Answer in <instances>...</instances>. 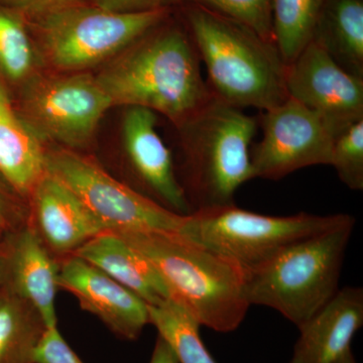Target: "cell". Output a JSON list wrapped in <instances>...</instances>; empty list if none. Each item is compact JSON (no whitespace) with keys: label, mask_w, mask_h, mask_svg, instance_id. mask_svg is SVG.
Returning a JSON list of instances; mask_svg holds the SVG:
<instances>
[{"label":"cell","mask_w":363,"mask_h":363,"mask_svg":"<svg viewBox=\"0 0 363 363\" xmlns=\"http://www.w3.org/2000/svg\"><path fill=\"white\" fill-rule=\"evenodd\" d=\"M95 76L112 106L150 109L175 126L214 97L193 40L174 9Z\"/></svg>","instance_id":"obj_1"},{"label":"cell","mask_w":363,"mask_h":363,"mask_svg":"<svg viewBox=\"0 0 363 363\" xmlns=\"http://www.w3.org/2000/svg\"><path fill=\"white\" fill-rule=\"evenodd\" d=\"M174 9L206 67L208 87L216 99L235 108L260 112L288 99L286 65L274 42L204 7Z\"/></svg>","instance_id":"obj_2"},{"label":"cell","mask_w":363,"mask_h":363,"mask_svg":"<svg viewBox=\"0 0 363 363\" xmlns=\"http://www.w3.org/2000/svg\"><path fill=\"white\" fill-rule=\"evenodd\" d=\"M111 231V230H109ZM147 257L200 326L228 333L247 316L245 269L181 233L113 231Z\"/></svg>","instance_id":"obj_3"},{"label":"cell","mask_w":363,"mask_h":363,"mask_svg":"<svg viewBox=\"0 0 363 363\" xmlns=\"http://www.w3.org/2000/svg\"><path fill=\"white\" fill-rule=\"evenodd\" d=\"M176 128L182 152L177 175L191 211L233 204L236 191L253 179L257 118L213 97Z\"/></svg>","instance_id":"obj_4"},{"label":"cell","mask_w":363,"mask_h":363,"mask_svg":"<svg viewBox=\"0 0 363 363\" xmlns=\"http://www.w3.org/2000/svg\"><path fill=\"white\" fill-rule=\"evenodd\" d=\"M354 225L351 216L245 269L248 304L276 310L297 327L304 323L337 293Z\"/></svg>","instance_id":"obj_5"},{"label":"cell","mask_w":363,"mask_h":363,"mask_svg":"<svg viewBox=\"0 0 363 363\" xmlns=\"http://www.w3.org/2000/svg\"><path fill=\"white\" fill-rule=\"evenodd\" d=\"M172 11L121 13L81 1L26 18L40 65L78 73L104 66Z\"/></svg>","instance_id":"obj_6"},{"label":"cell","mask_w":363,"mask_h":363,"mask_svg":"<svg viewBox=\"0 0 363 363\" xmlns=\"http://www.w3.org/2000/svg\"><path fill=\"white\" fill-rule=\"evenodd\" d=\"M350 217L306 212L272 216L248 211L233 203L187 215L181 234L247 269L281 248L337 226Z\"/></svg>","instance_id":"obj_7"},{"label":"cell","mask_w":363,"mask_h":363,"mask_svg":"<svg viewBox=\"0 0 363 363\" xmlns=\"http://www.w3.org/2000/svg\"><path fill=\"white\" fill-rule=\"evenodd\" d=\"M112 107L89 72H37L21 85L20 112L43 143L72 150L89 147Z\"/></svg>","instance_id":"obj_8"},{"label":"cell","mask_w":363,"mask_h":363,"mask_svg":"<svg viewBox=\"0 0 363 363\" xmlns=\"http://www.w3.org/2000/svg\"><path fill=\"white\" fill-rule=\"evenodd\" d=\"M45 172L75 193L107 230L182 233L187 215L157 204L82 152L45 147Z\"/></svg>","instance_id":"obj_9"},{"label":"cell","mask_w":363,"mask_h":363,"mask_svg":"<svg viewBox=\"0 0 363 363\" xmlns=\"http://www.w3.org/2000/svg\"><path fill=\"white\" fill-rule=\"evenodd\" d=\"M257 121L262 138L250 150L253 179L279 180L307 167L330 164L341 128L321 114L289 97L260 112Z\"/></svg>","instance_id":"obj_10"},{"label":"cell","mask_w":363,"mask_h":363,"mask_svg":"<svg viewBox=\"0 0 363 363\" xmlns=\"http://www.w3.org/2000/svg\"><path fill=\"white\" fill-rule=\"evenodd\" d=\"M157 113L143 107H125L121 124L126 185L177 214H191L173 155L157 131Z\"/></svg>","instance_id":"obj_11"},{"label":"cell","mask_w":363,"mask_h":363,"mask_svg":"<svg viewBox=\"0 0 363 363\" xmlns=\"http://www.w3.org/2000/svg\"><path fill=\"white\" fill-rule=\"evenodd\" d=\"M286 88L289 97L341 130L363 119V79L344 70L313 40L286 65Z\"/></svg>","instance_id":"obj_12"},{"label":"cell","mask_w":363,"mask_h":363,"mask_svg":"<svg viewBox=\"0 0 363 363\" xmlns=\"http://www.w3.org/2000/svg\"><path fill=\"white\" fill-rule=\"evenodd\" d=\"M58 286L123 340H138L150 324L145 301L77 255L60 262Z\"/></svg>","instance_id":"obj_13"},{"label":"cell","mask_w":363,"mask_h":363,"mask_svg":"<svg viewBox=\"0 0 363 363\" xmlns=\"http://www.w3.org/2000/svg\"><path fill=\"white\" fill-rule=\"evenodd\" d=\"M60 262L30 222L4 233L0 243V286L33 305L48 327L58 326L55 300Z\"/></svg>","instance_id":"obj_14"},{"label":"cell","mask_w":363,"mask_h":363,"mask_svg":"<svg viewBox=\"0 0 363 363\" xmlns=\"http://www.w3.org/2000/svg\"><path fill=\"white\" fill-rule=\"evenodd\" d=\"M30 224L56 259L73 255L106 227L75 193L45 173L28 196Z\"/></svg>","instance_id":"obj_15"},{"label":"cell","mask_w":363,"mask_h":363,"mask_svg":"<svg viewBox=\"0 0 363 363\" xmlns=\"http://www.w3.org/2000/svg\"><path fill=\"white\" fill-rule=\"evenodd\" d=\"M363 326V290L345 286L298 327L300 330L289 363H336L351 351Z\"/></svg>","instance_id":"obj_16"},{"label":"cell","mask_w":363,"mask_h":363,"mask_svg":"<svg viewBox=\"0 0 363 363\" xmlns=\"http://www.w3.org/2000/svg\"><path fill=\"white\" fill-rule=\"evenodd\" d=\"M73 255L101 269L149 306L171 298L168 286L147 257L113 231L98 234Z\"/></svg>","instance_id":"obj_17"},{"label":"cell","mask_w":363,"mask_h":363,"mask_svg":"<svg viewBox=\"0 0 363 363\" xmlns=\"http://www.w3.org/2000/svg\"><path fill=\"white\" fill-rule=\"evenodd\" d=\"M45 147L0 79V176L26 199L45 173Z\"/></svg>","instance_id":"obj_18"},{"label":"cell","mask_w":363,"mask_h":363,"mask_svg":"<svg viewBox=\"0 0 363 363\" xmlns=\"http://www.w3.org/2000/svg\"><path fill=\"white\" fill-rule=\"evenodd\" d=\"M311 40L344 70L363 79V0H326Z\"/></svg>","instance_id":"obj_19"},{"label":"cell","mask_w":363,"mask_h":363,"mask_svg":"<svg viewBox=\"0 0 363 363\" xmlns=\"http://www.w3.org/2000/svg\"><path fill=\"white\" fill-rule=\"evenodd\" d=\"M48 328L33 305L0 286V363H33Z\"/></svg>","instance_id":"obj_20"},{"label":"cell","mask_w":363,"mask_h":363,"mask_svg":"<svg viewBox=\"0 0 363 363\" xmlns=\"http://www.w3.org/2000/svg\"><path fill=\"white\" fill-rule=\"evenodd\" d=\"M40 65L26 14L0 6V79L23 85Z\"/></svg>","instance_id":"obj_21"},{"label":"cell","mask_w":363,"mask_h":363,"mask_svg":"<svg viewBox=\"0 0 363 363\" xmlns=\"http://www.w3.org/2000/svg\"><path fill=\"white\" fill-rule=\"evenodd\" d=\"M150 324L171 346L179 363H217L200 336V324L176 301L149 306Z\"/></svg>","instance_id":"obj_22"},{"label":"cell","mask_w":363,"mask_h":363,"mask_svg":"<svg viewBox=\"0 0 363 363\" xmlns=\"http://www.w3.org/2000/svg\"><path fill=\"white\" fill-rule=\"evenodd\" d=\"M326 0H272L274 44L286 65L311 42Z\"/></svg>","instance_id":"obj_23"},{"label":"cell","mask_w":363,"mask_h":363,"mask_svg":"<svg viewBox=\"0 0 363 363\" xmlns=\"http://www.w3.org/2000/svg\"><path fill=\"white\" fill-rule=\"evenodd\" d=\"M183 6L204 7L250 26L264 40L274 42L272 0H167L169 9Z\"/></svg>","instance_id":"obj_24"},{"label":"cell","mask_w":363,"mask_h":363,"mask_svg":"<svg viewBox=\"0 0 363 363\" xmlns=\"http://www.w3.org/2000/svg\"><path fill=\"white\" fill-rule=\"evenodd\" d=\"M350 190H363V119L339 131L332 147L330 164Z\"/></svg>","instance_id":"obj_25"},{"label":"cell","mask_w":363,"mask_h":363,"mask_svg":"<svg viewBox=\"0 0 363 363\" xmlns=\"http://www.w3.org/2000/svg\"><path fill=\"white\" fill-rule=\"evenodd\" d=\"M30 221V205L0 176V230L4 233L16 230Z\"/></svg>","instance_id":"obj_26"},{"label":"cell","mask_w":363,"mask_h":363,"mask_svg":"<svg viewBox=\"0 0 363 363\" xmlns=\"http://www.w3.org/2000/svg\"><path fill=\"white\" fill-rule=\"evenodd\" d=\"M33 363H84L62 336L58 326L47 329L35 353Z\"/></svg>","instance_id":"obj_27"},{"label":"cell","mask_w":363,"mask_h":363,"mask_svg":"<svg viewBox=\"0 0 363 363\" xmlns=\"http://www.w3.org/2000/svg\"><path fill=\"white\" fill-rule=\"evenodd\" d=\"M94 6L121 13H140L166 9L167 0H87Z\"/></svg>","instance_id":"obj_28"},{"label":"cell","mask_w":363,"mask_h":363,"mask_svg":"<svg viewBox=\"0 0 363 363\" xmlns=\"http://www.w3.org/2000/svg\"><path fill=\"white\" fill-rule=\"evenodd\" d=\"M81 1L87 0H0V6L9 7L30 16Z\"/></svg>","instance_id":"obj_29"},{"label":"cell","mask_w":363,"mask_h":363,"mask_svg":"<svg viewBox=\"0 0 363 363\" xmlns=\"http://www.w3.org/2000/svg\"><path fill=\"white\" fill-rule=\"evenodd\" d=\"M149 363H179V362L168 342L161 336L157 335Z\"/></svg>","instance_id":"obj_30"},{"label":"cell","mask_w":363,"mask_h":363,"mask_svg":"<svg viewBox=\"0 0 363 363\" xmlns=\"http://www.w3.org/2000/svg\"><path fill=\"white\" fill-rule=\"evenodd\" d=\"M336 363H357V362L355 359L354 355H353L352 350H351Z\"/></svg>","instance_id":"obj_31"},{"label":"cell","mask_w":363,"mask_h":363,"mask_svg":"<svg viewBox=\"0 0 363 363\" xmlns=\"http://www.w3.org/2000/svg\"><path fill=\"white\" fill-rule=\"evenodd\" d=\"M4 233H4V231L0 230V243H1L2 238H4Z\"/></svg>","instance_id":"obj_32"}]
</instances>
